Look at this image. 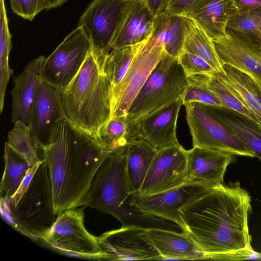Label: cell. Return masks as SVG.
<instances>
[{
  "mask_svg": "<svg viewBox=\"0 0 261 261\" xmlns=\"http://www.w3.org/2000/svg\"><path fill=\"white\" fill-rule=\"evenodd\" d=\"M179 212L184 231L206 259L261 260V253L251 246V197L239 182L210 188Z\"/></svg>",
  "mask_w": 261,
  "mask_h": 261,
  "instance_id": "1",
  "label": "cell"
},
{
  "mask_svg": "<svg viewBox=\"0 0 261 261\" xmlns=\"http://www.w3.org/2000/svg\"><path fill=\"white\" fill-rule=\"evenodd\" d=\"M50 178L54 212L86 206L94 176L109 152L66 118L42 149Z\"/></svg>",
  "mask_w": 261,
  "mask_h": 261,
  "instance_id": "2",
  "label": "cell"
},
{
  "mask_svg": "<svg viewBox=\"0 0 261 261\" xmlns=\"http://www.w3.org/2000/svg\"><path fill=\"white\" fill-rule=\"evenodd\" d=\"M127 146L109 152L105 158L91 182L86 206L114 216L124 227L184 232L178 225L145 213L137 207L126 177Z\"/></svg>",
  "mask_w": 261,
  "mask_h": 261,
  "instance_id": "3",
  "label": "cell"
},
{
  "mask_svg": "<svg viewBox=\"0 0 261 261\" xmlns=\"http://www.w3.org/2000/svg\"><path fill=\"white\" fill-rule=\"evenodd\" d=\"M111 88L91 49L76 75L60 91L66 118L101 145L100 130L111 116Z\"/></svg>",
  "mask_w": 261,
  "mask_h": 261,
  "instance_id": "4",
  "label": "cell"
},
{
  "mask_svg": "<svg viewBox=\"0 0 261 261\" xmlns=\"http://www.w3.org/2000/svg\"><path fill=\"white\" fill-rule=\"evenodd\" d=\"M2 217L16 230L34 240L41 239L56 220L50 178L45 160L14 206L1 202Z\"/></svg>",
  "mask_w": 261,
  "mask_h": 261,
  "instance_id": "5",
  "label": "cell"
},
{
  "mask_svg": "<svg viewBox=\"0 0 261 261\" xmlns=\"http://www.w3.org/2000/svg\"><path fill=\"white\" fill-rule=\"evenodd\" d=\"M188 85L187 76L178 59L165 51L126 115L128 129L151 113L182 98Z\"/></svg>",
  "mask_w": 261,
  "mask_h": 261,
  "instance_id": "6",
  "label": "cell"
},
{
  "mask_svg": "<svg viewBox=\"0 0 261 261\" xmlns=\"http://www.w3.org/2000/svg\"><path fill=\"white\" fill-rule=\"evenodd\" d=\"M57 216L42 240L53 249L65 254L88 259H103L97 237L85 227L84 207L68 209Z\"/></svg>",
  "mask_w": 261,
  "mask_h": 261,
  "instance_id": "7",
  "label": "cell"
},
{
  "mask_svg": "<svg viewBox=\"0 0 261 261\" xmlns=\"http://www.w3.org/2000/svg\"><path fill=\"white\" fill-rule=\"evenodd\" d=\"M128 0H92L79 19L91 43V51L103 67L120 29Z\"/></svg>",
  "mask_w": 261,
  "mask_h": 261,
  "instance_id": "8",
  "label": "cell"
},
{
  "mask_svg": "<svg viewBox=\"0 0 261 261\" xmlns=\"http://www.w3.org/2000/svg\"><path fill=\"white\" fill-rule=\"evenodd\" d=\"M165 52L164 47L151 38L141 46L123 77L111 89L110 120L127 115L135 98Z\"/></svg>",
  "mask_w": 261,
  "mask_h": 261,
  "instance_id": "9",
  "label": "cell"
},
{
  "mask_svg": "<svg viewBox=\"0 0 261 261\" xmlns=\"http://www.w3.org/2000/svg\"><path fill=\"white\" fill-rule=\"evenodd\" d=\"M184 105L193 147L216 150L233 155L255 156L212 115L204 104L190 102Z\"/></svg>",
  "mask_w": 261,
  "mask_h": 261,
  "instance_id": "10",
  "label": "cell"
},
{
  "mask_svg": "<svg viewBox=\"0 0 261 261\" xmlns=\"http://www.w3.org/2000/svg\"><path fill=\"white\" fill-rule=\"evenodd\" d=\"M91 49L89 39L77 27L46 58L42 80L60 91L63 90L76 75Z\"/></svg>",
  "mask_w": 261,
  "mask_h": 261,
  "instance_id": "11",
  "label": "cell"
},
{
  "mask_svg": "<svg viewBox=\"0 0 261 261\" xmlns=\"http://www.w3.org/2000/svg\"><path fill=\"white\" fill-rule=\"evenodd\" d=\"M182 98L175 100L140 119L128 129V143L142 139L157 151L178 146L176 125Z\"/></svg>",
  "mask_w": 261,
  "mask_h": 261,
  "instance_id": "12",
  "label": "cell"
},
{
  "mask_svg": "<svg viewBox=\"0 0 261 261\" xmlns=\"http://www.w3.org/2000/svg\"><path fill=\"white\" fill-rule=\"evenodd\" d=\"M187 169V150L181 145L158 150L139 195L155 194L185 184Z\"/></svg>",
  "mask_w": 261,
  "mask_h": 261,
  "instance_id": "13",
  "label": "cell"
},
{
  "mask_svg": "<svg viewBox=\"0 0 261 261\" xmlns=\"http://www.w3.org/2000/svg\"><path fill=\"white\" fill-rule=\"evenodd\" d=\"M145 228L124 227L97 237L103 259L109 260H162L145 234Z\"/></svg>",
  "mask_w": 261,
  "mask_h": 261,
  "instance_id": "14",
  "label": "cell"
},
{
  "mask_svg": "<svg viewBox=\"0 0 261 261\" xmlns=\"http://www.w3.org/2000/svg\"><path fill=\"white\" fill-rule=\"evenodd\" d=\"M200 185L185 183L179 187L150 195H135L138 208L148 214L173 222L184 231L180 210L206 192Z\"/></svg>",
  "mask_w": 261,
  "mask_h": 261,
  "instance_id": "15",
  "label": "cell"
},
{
  "mask_svg": "<svg viewBox=\"0 0 261 261\" xmlns=\"http://www.w3.org/2000/svg\"><path fill=\"white\" fill-rule=\"evenodd\" d=\"M222 65L246 73L261 86V44L231 30L213 40Z\"/></svg>",
  "mask_w": 261,
  "mask_h": 261,
  "instance_id": "16",
  "label": "cell"
},
{
  "mask_svg": "<svg viewBox=\"0 0 261 261\" xmlns=\"http://www.w3.org/2000/svg\"><path fill=\"white\" fill-rule=\"evenodd\" d=\"M65 118L60 91L42 80L36 90L29 126L39 148L49 144L57 122Z\"/></svg>",
  "mask_w": 261,
  "mask_h": 261,
  "instance_id": "17",
  "label": "cell"
},
{
  "mask_svg": "<svg viewBox=\"0 0 261 261\" xmlns=\"http://www.w3.org/2000/svg\"><path fill=\"white\" fill-rule=\"evenodd\" d=\"M187 158L186 183L210 188L224 183L226 168L233 162V155L194 146L187 150Z\"/></svg>",
  "mask_w": 261,
  "mask_h": 261,
  "instance_id": "18",
  "label": "cell"
},
{
  "mask_svg": "<svg viewBox=\"0 0 261 261\" xmlns=\"http://www.w3.org/2000/svg\"><path fill=\"white\" fill-rule=\"evenodd\" d=\"M46 59L42 55L33 59L27 64L23 71L14 79L10 115L14 123L20 121L30 126L35 94L42 80V70Z\"/></svg>",
  "mask_w": 261,
  "mask_h": 261,
  "instance_id": "19",
  "label": "cell"
},
{
  "mask_svg": "<svg viewBox=\"0 0 261 261\" xmlns=\"http://www.w3.org/2000/svg\"><path fill=\"white\" fill-rule=\"evenodd\" d=\"M155 17L143 0H128L112 49L133 45L149 40Z\"/></svg>",
  "mask_w": 261,
  "mask_h": 261,
  "instance_id": "20",
  "label": "cell"
},
{
  "mask_svg": "<svg viewBox=\"0 0 261 261\" xmlns=\"http://www.w3.org/2000/svg\"><path fill=\"white\" fill-rule=\"evenodd\" d=\"M145 234L162 260L203 259L205 256L186 232L159 228L146 229Z\"/></svg>",
  "mask_w": 261,
  "mask_h": 261,
  "instance_id": "21",
  "label": "cell"
},
{
  "mask_svg": "<svg viewBox=\"0 0 261 261\" xmlns=\"http://www.w3.org/2000/svg\"><path fill=\"white\" fill-rule=\"evenodd\" d=\"M237 13L232 0H199L186 16L193 19L214 40L226 35L227 23Z\"/></svg>",
  "mask_w": 261,
  "mask_h": 261,
  "instance_id": "22",
  "label": "cell"
},
{
  "mask_svg": "<svg viewBox=\"0 0 261 261\" xmlns=\"http://www.w3.org/2000/svg\"><path fill=\"white\" fill-rule=\"evenodd\" d=\"M212 115L261 160V125L224 107L204 105Z\"/></svg>",
  "mask_w": 261,
  "mask_h": 261,
  "instance_id": "23",
  "label": "cell"
},
{
  "mask_svg": "<svg viewBox=\"0 0 261 261\" xmlns=\"http://www.w3.org/2000/svg\"><path fill=\"white\" fill-rule=\"evenodd\" d=\"M219 74L231 91L256 116L261 124V86L246 73L223 64Z\"/></svg>",
  "mask_w": 261,
  "mask_h": 261,
  "instance_id": "24",
  "label": "cell"
},
{
  "mask_svg": "<svg viewBox=\"0 0 261 261\" xmlns=\"http://www.w3.org/2000/svg\"><path fill=\"white\" fill-rule=\"evenodd\" d=\"M182 17L183 53L196 55L206 61L217 72H223V65L217 53L213 40L193 19L187 16Z\"/></svg>",
  "mask_w": 261,
  "mask_h": 261,
  "instance_id": "25",
  "label": "cell"
},
{
  "mask_svg": "<svg viewBox=\"0 0 261 261\" xmlns=\"http://www.w3.org/2000/svg\"><path fill=\"white\" fill-rule=\"evenodd\" d=\"M157 152L142 139L130 142L126 150V172L130 192L139 195L151 162Z\"/></svg>",
  "mask_w": 261,
  "mask_h": 261,
  "instance_id": "26",
  "label": "cell"
},
{
  "mask_svg": "<svg viewBox=\"0 0 261 261\" xmlns=\"http://www.w3.org/2000/svg\"><path fill=\"white\" fill-rule=\"evenodd\" d=\"M183 17L163 11L155 17L151 37L162 45L166 53L177 59L183 53Z\"/></svg>",
  "mask_w": 261,
  "mask_h": 261,
  "instance_id": "27",
  "label": "cell"
},
{
  "mask_svg": "<svg viewBox=\"0 0 261 261\" xmlns=\"http://www.w3.org/2000/svg\"><path fill=\"white\" fill-rule=\"evenodd\" d=\"M189 83L204 86L224 107L238 112L260 124L256 116L231 91L219 73L195 74L187 76Z\"/></svg>",
  "mask_w": 261,
  "mask_h": 261,
  "instance_id": "28",
  "label": "cell"
},
{
  "mask_svg": "<svg viewBox=\"0 0 261 261\" xmlns=\"http://www.w3.org/2000/svg\"><path fill=\"white\" fill-rule=\"evenodd\" d=\"M5 168L0 185L1 198L12 197L31 167L26 159L8 142L4 147Z\"/></svg>",
  "mask_w": 261,
  "mask_h": 261,
  "instance_id": "29",
  "label": "cell"
},
{
  "mask_svg": "<svg viewBox=\"0 0 261 261\" xmlns=\"http://www.w3.org/2000/svg\"><path fill=\"white\" fill-rule=\"evenodd\" d=\"M146 41L112 49L108 54L103 65V71L111 83V89L123 77L137 53Z\"/></svg>",
  "mask_w": 261,
  "mask_h": 261,
  "instance_id": "30",
  "label": "cell"
},
{
  "mask_svg": "<svg viewBox=\"0 0 261 261\" xmlns=\"http://www.w3.org/2000/svg\"><path fill=\"white\" fill-rule=\"evenodd\" d=\"M8 143L27 161L31 167L41 163L38 156V144L31 134L30 127L22 122L14 123L8 133Z\"/></svg>",
  "mask_w": 261,
  "mask_h": 261,
  "instance_id": "31",
  "label": "cell"
},
{
  "mask_svg": "<svg viewBox=\"0 0 261 261\" xmlns=\"http://www.w3.org/2000/svg\"><path fill=\"white\" fill-rule=\"evenodd\" d=\"M126 116L110 120L101 128V144L108 152L126 147L128 144Z\"/></svg>",
  "mask_w": 261,
  "mask_h": 261,
  "instance_id": "32",
  "label": "cell"
},
{
  "mask_svg": "<svg viewBox=\"0 0 261 261\" xmlns=\"http://www.w3.org/2000/svg\"><path fill=\"white\" fill-rule=\"evenodd\" d=\"M11 37L4 0H0V76L3 79L9 78L13 72L9 64V54L12 47Z\"/></svg>",
  "mask_w": 261,
  "mask_h": 261,
  "instance_id": "33",
  "label": "cell"
},
{
  "mask_svg": "<svg viewBox=\"0 0 261 261\" xmlns=\"http://www.w3.org/2000/svg\"><path fill=\"white\" fill-rule=\"evenodd\" d=\"M182 99L183 105L190 102H198L206 105L224 107L206 88L196 84L188 83Z\"/></svg>",
  "mask_w": 261,
  "mask_h": 261,
  "instance_id": "34",
  "label": "cell"
},
{
  "mask_svg": "<svg viewBox=\"0 0 261 261\" xmlns=\"http://www.w3.org/2000/svg\"><path fill=\"white\" fill-rule=\"evenodd\" d=\"M10 6L13 12L30 21L44 9H50L46 0H10Z\"/></svg>",
  "mask_w": 261,
  "mask_h": 261,
  "instance_id": "35",
  "label": "cell"
},
{
  "mask_svg": "<svg viewBox=\"0 0 261 261\" xmlns=\"http://www.w3.org/2000/svg\"><path fill=\"white\" fill-rule=\"evenodd\" d=\"M187 75L212 73L216 71L206 61L193 54L184 52L177 58Z\"/></svg>",
  "mask_w": 261,
  "mask_h": 261,
  "instance_id": "36",
  "label": "cell"
},
{
  "mask_svg": "<svg viewBox=\"0 0 261 261\" xmlns=\"http://www.w3.org/2000/svg\"><path fill=\"white\" fill-rule=\"evenodd\" d=\"M246 33L250 39L261 43V7L248 12Z\"/></svg>",
  "mask_w": 261,
  "mask_h": 261,
  "instance_id": "37",
  "label": "cell"
},
{
  "mask_svg": "<svg viewBox=\"0 0 261 261\" xmlns=\"http://www.w3.org/2000/svg\"><path fill=\"white\" fill-rule=\"evenodd\" d=\"M199 0H168L165 11L168 13L186 16Z\"/></svg>",
  "mask_w": 261,
  "mask_h": 261,
  "instance_id": "38",
  "label": "cell"
},
{
  "mask_svg": "<svg viewBox=\"0 0 261 261\" xmlns=\"http://www.w3.org/2000/svg\"><path fill=\"white\" fill-rule=\"evenodd\" d=\"M237 14L242 15L261 7V0H232Z\"/></svg>",
  "mask_w": 261,
  "mask_h": 261,
  "instance_id": "39",
  "label": "cell"
},
{
  "mask_svg": "<svg viewBox=\"0 0 261 261\" xmlns=\"http://www.w3.org/2000/svg\"><path fill=\"white\" fill-rule=\"evenodd\" d=\"M156 17L165 11L168 0H143Z\"/></svg>",
  "mask_w": 261,
  "mask_h": 261,
  "instance_id": "40",
  "label": "cell"
},
{
  "mask_svg": "<svg viewBox=\"0 0 261 261\" xmlns=\"http://www.w3.org/2000/svg\"><path fill=\"white\" fill-rule=\"evenodd\" d=\"M67 0H46L50 9L60 7L66 2Z\"/></svg>",
  "mask_w": 261,
  "mask_h": 261,
  "instance_id": "41",
  "label": "cell"
}]
</instances>
